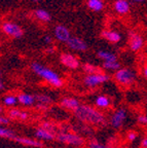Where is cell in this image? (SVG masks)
Wrapping results in <instances>:
<instances>
[{
  "instance_id": "obj_13",
  "label": "cell",
  "mask_w": 147,
  "mask_h": 148,
  "mask_svg": "<svg viewBox=\"0 0 147 148\" xmlns=\"http://www.w3.org/2000/svg\"><path fill=\"white\" fill-rule=\"evenodd\" d=\"M144 40L142 36L137 33H131L130 34V47L133 51H138L142 49Z\"/></svg>"
},
{
  "instance_id": "obj_14",
  "label": "cell",
  "mask_w": 147,
  "mask_h": 148,
  "mask_svg": "<svg viewBox=\"0 0 147 148\" xmlns=\"http://www.w3.org/2000/svg\"><path fill=\"white\" fill-rule=\"evenodd\" d=\"M61 106L67 110L75 111L78 107L80 106V103L74 97H65L61 100Z\"/></svg>"
},
{
  "instance_id": "obj_26",
  "label": "cell",
  "mask_w": 147,
  "mask_h": 148,
  "mask_svg": "<svg viewBox=\"0 0 147 148\" xmlns=\"http://www.w3.org/2000/svg\"><path fill=\"white\" fill-rule=\"evenodd\" d=\"M82 68H83V71L87 74H95V73H100V72H102V71H100L99 68H97L96 66H94V65H92V64H89V63L83 65Z\"/></svg>"
},
{
  "instance_id": "obj_5",
  "label": "cell",
  "mask_w": 147,
  "mask_h": 148,
  "mask_svg": "<svg viewBox=\"0 0 147 148\" xmlns=\"http://www.w3.org/2000/svg\"><path fill=\"white\" fill-rule=\"evenodd\" d=\"M109 79H110V76L103 73V72L95 74H87L83 78V83L87 88H95V86H98L100 84H103V83L109 81Z\"/></svg>"
},
{
  "instance_id": "obj_17",
  "label": "cell",
  "mask_w": 147,
  "mask_h": 148,
  "mask_svg": "<svg viewBox=\"0 0 147 148\" xmlns=\"http://www.w3.org/2000/svg\"><path fill=\"white\" fill-rule=\"evenodd\" d=\"M95 105H96L97 108H99V109H107L110 107L111 100H110V98L107 97V96L100 95L95 100Z\"/></svg>"
},
{
  "instance_id": "obj_23",
  "label": "cell",
  "mask_w": 147,
  "mask_h": 148,
  "mask_svg": "<svg viewBox=\"0 0 147 148\" xmlns=\"http://www.w3.org/2000/svg\"><path fill=\"white\" fill-rule=\"evenodd\" d=\"M103 68L109 71H117L120 68V64L118 61H112V62H103Z\"/></svg>"
},
{
  "instance_id": "obj_36",
  "label": "cell",
  "mask_w": 147,
  "mask_h": 148,
  "mask_svg": "<svg viewBox=\"0 0 147 148\" xmlns=\"http://www.w3.org/2000/svg\"><path fill=\"white\" fill-rule=\"evenodd\" d=\"M33 1H35V2H39V1H42V0H33Z\"/></svg>"
},
{
  "instance_id": "obj_31",
  "label": "cell",
  "mask_w": 147,
  "mask_h": 148,
  "mask_svg": "<svg viewBox=\"0 0 147 148\" xmlns=\"http://www.w3.org/2000/svg\"><path fill=\"white\" fill-rule=\"evenodd\" d=\"M43 41L45 42L46 44L51 43V42H52V37L49 36V35H45V36L43 37Z\"/></svg>"
},
{
  "instance_id": "obj_12",
  "label": "cell",
  "mask_w": 147,
  "mask_h": 148,
  "mask_svg": "<svg viewBox=\"0 0 147 148\" xmlns=\"http://www.w3.org/2000/svg\"><path fill=\"white\" fill-rule=\"evenodd\" d=\"M35 137L39 141H53L56 139V135L52 131H48L43 127H38L35 131Z\"/></svg>"
},
{
  "instance_id": "obj_19",
  "label": "cell",
  "mask_w": 147,
  "mask_h": 148,
  "mask_svg": "<svg viewBox=\"0 0 147 148\" xmlns=\"http://www.w3.org/2000/svg\"><path fill=\"white\" fill-rule=\"evenodd\" d=\"M98 58L101 59L103 62H112V61H117V57L115 56V53H110L107 51H99L97 53Z\"/></svg>"
},
{
  "instance_id": "obj_6",
  "label": "cell",
  "mask_w": 147,
  "mask_h": 148,
  "mask_svg": "<svg viewBox=\"0 0 147 148\" xmlns=\"http://www.w3.org/2000/svg\"><path fill=\"white\" fill-rule=\"evenodd\" d=\"M128 116V112L124 108H120L115 110L109 117V125L114 129H120L124 125Z\"/></svg>"
},
{
  "instance_id": "obj_1",
  "label": "cell",
  "mask_w": 147,
  "mask_h": 148,
  "mask_svg": "<svg viewBox=\"0 0 147 148\" xmlns=\"http://www.w3.org/2000/svg\"><path fill=\"white\" fill-rule=\"evenodd\" d=\"M75 117L82 123L96 125V127H104L107 123L106 117L98 108L89 106V105H80L75 111Z\"/></svg>"
},
{
  "instance_id": "obj_3",
  "label": "cell",
  "mask_w": 147,
  "mask_h": 148,
  "mask_svg": "<svg viewBox=\"0 0 147 148\" xmlns=\"http://www.w3.org/2000/svg\"><path fill=\"white\" fill-rule=\"evenodd\" d=\"M114 77L115 80L122 86H131L135 81L136 74L129 68H120L117 71H115Z\"/></svg>"
},
{
  "instance_id": "obj_24",
  "label": "cell",
  "mask_w": 147,
  "mask_h": 148,
  "mask_svg": "<svg viewBox=\"0 0 147 148\" xmlns=\"http://www.w3.org/2000/svg\"><path fill=\"white\" fill-rule=\"evenodd\" d=\"M0 137L2 138H6V139H14L16 137L14 133L12 132L10 129H7V127H0Z\"/></svg>"
},
{
  "instance_id": "obj_25",
  "label": "cell",
  "mask_w": 147,
  "mask_h": 148,
  "mask_svg": "<svg viewBox=\"0 0 147 148\" xmlns=\"http://www.w3.org/2000/svg\"><path fill=\"white\" fill-rule=\"evenodd\" d=\"M35 99H36L37 102H39V105H46V104H49V103H52L53 102V99H52L49 96L47 95H42V94H40V95H36L35 96Z\"/></svg>"
},
{
  "instance_id": "obj_22",
  "label": "cell",
  "mask_w": 147,
  "mask_h": 148,
  "mask_svg": "<svg viewBox=\"0 0 147 148\" xmlns=\"http://www.w3.org/2000/svg\"><path fill=\"white\" fill-rule=\"evenodd\" d=\"M35 16H36L37 18H38L39 21H41V22H51L52 20V16L51 14L48 12H46V10H44V9H41V8H39V9H36L34 12Z\"/></svg>"
},
{
  "instance_id": "obj_20",
  "label": "cell",
  "mask_w": 147,
  "mask_h": 148,
  "mask_svg": "<svg viewBox=\"0 0 147 148\" xmlns=\"http://www.w3.org/2000/svg\"><path fill=\"white\" fill-rule=\"evenodd\" d=\"M87 5L93 12H101L104 8L103 0H87Z\"/></svg>"
},
{
  "instance_id": "obj_35",
  "label": "cell",
  "mask_w": 147,
  "mask_h": 148,
  "mask_svg": "<svg viewBox=\"0 0 147 148\" xmlns=\"http://www.w3.org/2000/svg\"><path fill=\"white\" fill-rule=\"evenodd\" d=\"M134 2H138V3H140V2H143L144 0H133Z\"/></svg>"
},
{
  "instance_id": "obj_11",
  "label": "cell",
  "mask_w": 147,
  "mask_h": 148,
  "mask_svg": "<svg viewBox=\"0 0 147 148\" xmlns=\"http://www.w3.org/2000/svg\"><path fill=\"white\" fill-rule=\"evenodd\" d=\"M68 47L76 51H85L87 49V44L79 37H71L67 41Z\"/></svg>"
},
{
  "instance_id": "obj_29",
  "label": "cell",
  "mask_w": 147,
  "mask_h": 148,
  "mask_svg": "<svg viewBox=\"0 0 147 148\" xmlns=\"http://www.w3.org/2000/svg\"><path fill=\"white\" fill-rule=\"evenodd\" d=\"M137 138H138V134L136 132H134V131H131V132L128 134V136H126V139L129 140L130 142H134L137 140Z\"/></svg>"
},
{
  "instance_id": "obj_21",
  "label": "cell",
  "mask_w": 147,
  "mask_h": 148,
  "mask_svg": "<svg viewBox=\"0 0 147 148\" xmlns=\"http://www.w3.org/2000/svg\"><path fill=\"white\" fill-rule=\"evenodd\" d=\"M8 116L12 119H21V120H25L28 118V113L25 111H21L19 109H10L8 112Z\"/></svg>"
},
{
  "instance_id": "obj_37",
  "label": "cell",
  "mask_w": 147,
  "mask_h": 148,
  "mask_svg": "<svg viewBox=\"0 0 147 148\" xmlns=\"http://www.w3.org/2000/svg\"><path fill=\"white\" fill-rule=\"evenodd\" d=\"M1 112H2V107L0 106V113H1Z\"/></svg>"
},
{
  "instance_id": "obj_30",
  "label": "cell",
  "mask_w": 147,
  "mask_h": 148,
  "mask_svg": "<svg viewBox=\"0 0 147 148\" xmlns=\"http://www.w3.org/2000/svg\"><path fill=\"white\" fill-rule=\"evenodd\" d=\"M137 120H138V123H140V125H147V115H144V114L139 115L138 118H137Z\"/></svg>"
},
{
  "instance_id": "obj_38",
  "label": "cell",
  "mask_w": 147,
  "mask_h": 148,
  "mask_svg": "<svg viewBox=\"0 0 147 148\" xmlns=\"http://www.w3.org/2000/svg\"><path fill=\"white\" fill-rule=\"evenodd\" d=\"M2 125V123H1V118H0V125Z\"/></svg>"
},
{
  "instance_id": "obj_2",
  "label": "cell",
  "mask_w": 147,
  "mask_h": 148,
  "mask_svg": "<svg viewBox=\"0 0 147 148\" xmlns=\"http://www.w3.org/2000/svg\"><path fill=\"white\" fill-rule=\"evenodd\" d=\"M31 69L36 75L41 77L46 82H48L55 88H61L63 86V79L60 77V75L54 70L44 67L43 65L40 64V63L33 62L31 64Z\"/></svg>"
},
{
  "instance_id": "obj_16",
  "label": "cell",
  "mask_w": 147,
  "mask_h": 148,
  "mask_svg": "<svg viewBox=\"0 0 147 148\" xmlns=\"http://www.w3.org/2000/svg\"><path fill=\"white\" fill-rule=\"evenodd\" d=\"M102 36L111 43H118L122 40V35L115 30H104Z\"/></svg>"
},
{
  "instance_id": "obj_27",
  "label": "cell",
  "mask_w": 147,
  "mask_h": 148,
  "mask_svg": "<svg viewBox=\"0 0 147 148\" xmlns=\"http://www.w3.org/2000/svg\"><path fill=\"white\" fill-rule=\"evenodd\" d=\"M18 97L14 95H7L3 98V103H4L6 106H14L18 103Z\"/></svg>"
},
{
  "instance_id": "obj_39",
  "label": "cell",
  "mask_w": 147,
  "mask_h": 148,
  "mask_svg": "<svg viewBox=\"0 0 147 148\" xmlns=\"http://www.w3.org/2000/svg\"><path fill=\"white\" fill-rule=\"evenodd\" d=\"M0 79H1V72H0Z\"/></svg>"
},
{
  "instance_id": "obj_10",
  "label": "cell",
  "mask_w": 147,
  "mask_h": 148,
  "mask_svg": "<svg viewBox=\"0 0 147 148\" xmlns=\"http://www.w3.org/2000/svg\"><path fill=\"white\" fill-rule=\"evenodd\" d=\"M12 140L18 142V143L22 144V145H24V146H28V147H34V148L43 147V143H42L41 141L37 140V139H31V138H28V137L16 136Z\"/></svg>"
},
{
  "instance_id": "obj_18",
  "label": "cell",
  "mask_w": 147,
  "mask_h": 148,
  "mask_svg": "<svg viewBox=\"0 0 147 148\" xmlns=\"http://www.w3.org/2000/svg\"><path fill=\"white\" fill-rule=\"evenodd\" d=\"M18 101L19 103H21L22 105H25V106H32L36 99H35V96L29 95V94H20L18 96Z\"/></svg>"
},
{
  "instance_id": "obj_4",
  "label": "cell",
  "mask_w": 147,
  "mask_h": 148,
  "mask_svg": "<svg viewBox=\"0 0 147 148\" xmlns=\"http://www.w3.org/2000/svg\"><path fill=\"white\" fill-rule=\"evenodd\" d=\"M57 140L59 142L66 145L70 146H82L84 144V140L81 138L79 135L73 134V133H68V132H61L58 134Z\"/></svg>"
},
{
  "instance_id": "obj_28",
  "label": "cell",
  "mask_w": 147,
  "mask_h": 148,
  "mask_svg": "<svg viewBox=\"0 0 147 148\" xmlns=\"http://www.w3.org/2000/svg\"><path fill=\"white\" fill-rule=\"evenodd\" d=\"M89 148H110V147L104 145V144H102V143H99V142L92 141L89 144Z\"/></svg>"
},
{
  "instance_id": "obj_9",
  "label": "cell",
  "mask_w": 147,
  "mask_h": 148,
  "mask_svg": "<svg viewBox=\"0 0 147 148\" xmlns=\"http://www.w3.org/2000/svg\"><path fill=\"white\" fill-rule=\"evenodd\" d=\"M54 35L57 38V40L61 42H65L67 43V41L71 38L70 35V31L67 27H65L64 25H57L54 28Z\"/></svg>"
},
{
  "instance_id": "obj_33",
  "label": "cell",
  "mask_w": 147,
  "mask_h": 148,
  "mask_svg": "<svg viewBox=\"0 0 147 148\" xmlns=\"http://www.w3.org/2000/svg\"><path fill=\"white\" fill-rule=\"evenodd\" d=\"M143 73H144V76H145V78H147V66L144 68V70H143Z\"/></svg>"
},
{
  "instance_id": "obj_7",
  "label": "cell",
  "mask_w": 147,
  "mask_h": 148,
  "mask_svg": "<svg viewBox=\"0 0 147 148\" xmlns=\"http://www.w3.org/2000/svg\"><path fill=\"white\" fill-rule=\"evenodd\" d=\"M2 31L12 38H21L24 35V30L20 25L14 22H4L1 26Z\"/></svg>"
},
{
  "instance_id": "obj_15",
  "label": "cell",
  "mask_w": 147,
  "mask_h": 148,
  "mask_svg": "<svg viewBox=\"0 0 147 148\" xmlns=\"http://www.w3.org/2000/svg\"><path fill=\"white\" fill-rule=\"evenodd\" d=\"M113 8L120 14H126L130 12V3L128 0H115L113 3Z\"/></svg>"
},
{
  "instance_id": "obj_8",
  "label": "cell",
  "mask_w": 147,
  "mask_h": 148,
  "mask_svg": "<svg viewBox=\"0 0 147 148\" xmlns=\"http://www.w3.org/2000/svg\"><path fill=\"white\" fill-rule=\"evenodd\" d=\"M60 61L65 67L69 69H77L79 67V61L75 56L69 53H63L60 56Z\"/></svg>"
},
{
  "instance_id": "obj_32",
  "label": "cell",
  "mask_w": 147,
  "mask_h": 148,
  "mask_svg": "<svg viewBox=\"0 0 147 148\" xmlns=\"http://www.w3.org/2000/svg\"><path fill=\"white\" fill-rule=\"evenodd\" d=\"M141 146H142V148H147V136L142 140V142H141Z\"/></svg>"
},
{
  "instance_id": "obj_34",
  "label": "cell",
  "mask_w": 147,
  "mask_h": 148,
  "mask_svg": "<svg viewBox=\"0 0 147 148\" xmlns=\"http://www.w3.org/2000/svg\"><path fill=\"white\" fill-rule=\"evenodd\" d=\"M3 88H4V84H3V82L1 80H0V90H2Z\"/></svg>"
}]
</instances>
